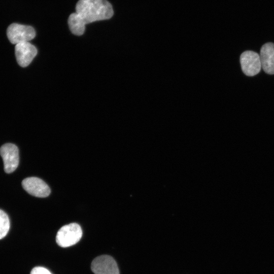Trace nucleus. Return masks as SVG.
Returning <instances> with one entry per match:
<instances>
[{"label":"nucleus","mask_w":274,"mask_h":274,"mask_svg":"<svg viewBox=\"0 0 274 274\" xmlns=\"http://www.w3.org/2000/svg\"><path fill=\"white\" fill-rule=\"evenodd\" d=\"M113 14L112 6L107 0H79L76 6V12L68 18V24L73 34L81 36L84 32L86 24L109 19Z\"/></svg>","instance_id":"f257e3e1"},{"label":"nucleus","mask_w":274,"mask_h":274,"mask_svg":"<svg viewBox=\"0 0 274 274\" xmlns=\"http://www.w3.org/2000/svg\"><path fill=\"white\" fill-rule=\"evenodd\" d=\"M82 235L80 226L76 223H72L61 227L58 231L56 241L59 246L66 248L78 243Z\"/></svg>","instance_id":"f03ea898"},{"label":"nucleus","mask_w":274,"mask_h":274,"mask_svg":"<svg viewBox=\"0 0 274 274\" xmlns=\"http://www.w3.org/2000/svg\"><path fill=\"white\" fill-rule=\"evenodd\" d=\"M7 37L12 44L29 42L36 36L34 28L29 25L14 23L7 30Z\"/></svg>","instance_id":"7ed1b4c3"},{"label":"nucleus","mask_w":274,"mask_h":274,"mask_svg":"<svg viewBox=\"0 0 274 274\" xmlns=\"http://www.w3.org/2000/svg\"><path fill=\"white\" fill-rule=\"evenodd\" d=\"M0 155L3 160L4 170L6 173L13 172L19 164V150L17 146L6 143L0 148Z\"/></svg>","instance_id":"20e7f679"},{"label":"nucleus","mask_w":274,"mask_h":274,"mask_svg":"<svg viewBox=\"0 0 274 274\" xmlns=\"http://www.w3.org/2000/svg\"><path fill=\"white\" fill-rule=\"evenodd\" d=\"M240 63L243 72L247 76L258 74L262 67L260 55L253 51L248 50L242 53Z\"/></svg>","instance_id":"39448f33"},{"label":"nucleus","mask_w":274,"mask_h":274,"mask_svg":"<svg viewBox=\"0 0 274 274\" xmlns=\"http://www.w3.org/2000/svg\"><path fill=\"white\" fill-rule=\"evenodd\" d=\"M91 268L94 274H119L115 260L109 255H101L92 261Z\"/></svg>","instance_id":"423d86ee"},{"label":"nucleus","mask_w":274,"mask_h":274,"mask_svg":"<svg viewBox=\"0 0 274 274\" xmlns=\"http://www.w3.org/2000/svg\"><path fill=\"white\" fill-rule=\"evenodd\" d=\"M22 186L29 194L38 197H46L50 193L48 185L37 177H28L22 181Z\"/></svg>","instance_id":"0eeeda50"},{"label":"nucleus","mask_w":274,"mask_h":274,"mask_svg":"<svg viewBox=\"0 0 274 274\" xmlns=\"http://www.w3.org/2000/svg\"><path fill=\"white\" fill-rule=\"evenodd\" d=\"M15 54L18 64L26 67L36 56L37 49L29 42L20 43L15 45Z\"/></svg>","instance_id":"6e6552de"},{"label":"nucleus","mask_w":274,"mask_h":274,"mask_svg":"<svg viewBox=\"0 0 274 274\" xmlns=\"http://www.w3.org/2000/svg\"><path fill=\"white\" fill-rule=\"evenodd\" d=\"M260 57L261 67L267 74H274V44L271 42L264 44L261 48Z\"/></svg>","instance_id":"1a4fd4ad"},{"label":"nucleus","mask_w":274,"mask_h":274,"mask_svg":"<svg viewBox=\"0 0 274 274\" xmlns=\"http://www.w3.org/2000/svg\"><path fill=\"white\" fill-rule=\"evenodd\" d=\"M10 227V223L8 215L0 209V239L7 235Z\"/></svg>","instance_id":"9d476101"},{"label":"nucleus","mask_w":274,"mask_h":274,"mask_svg":"<svg viewBox=\"0 0 274 274\" xmlns=\"http://www.w3.org/2000/svg\"><path fill=\"white\" fill-rule=\"evenodd\" d=\"M30 274H52L47 269L43 267H35L31 270Z\"/></svg>","instance_id":"9b49d317"}]
</instances>
